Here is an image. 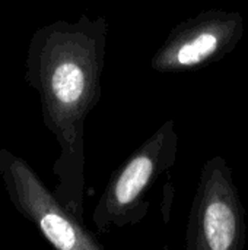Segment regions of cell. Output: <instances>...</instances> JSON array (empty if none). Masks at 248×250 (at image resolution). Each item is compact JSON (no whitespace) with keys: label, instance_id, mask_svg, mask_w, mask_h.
I'll return each instance as SVG.
<instances>
[{"label":"cell","instance_id":"obj_1","mask_svg":"<svg viewBox=\"0 0 248 250\" xmlns=\"http://www.w3.org/2000/svg\"><path fill=\"white\" fill-rule=\"evenodd\" d=\"M105 16L54 21L31 37L25 81L38 92L45 127L60 154L53 164L54 195L77 218L83 217L85 122L101 98L108 44Z\"/></svg>","mask_w":248,"mask_h":250},{"label":"cell","instance_id":"obj_2","mask_svg":"<svg viewBox=\"0 0 248 250\" xmlns=\"http://www.w3.org/2000/svg\"><path fill=\"white\" fill-rule=\"evenodd\" d=\"M180 136L172 119L164 122L108 179L92 212L99 233L139 224L149 211L148 193L177 161Z\"/></svg>","mask_w":248,"mask_h":250},{"label":"cell","instance_id":"obj_3","mask_svg":"<svg viewBox=\"0 0 248 250\" xmlns=\"http://www.w3.org/2000/svg\"><path fill=\"white\" fill-rule=\"evenodd\" d=\"M247 243L246 209L232 170L222 155L202 167L189 214V250H243Z\"/></svg>","mask_w":248,"mask_h":250},{"label":"cell","instance_id":"obj_4","mask_svg":"<svg viewBox=\"0 0 248 250\" xmlns=\"http://www.w3.org/2000/svg\"><path fill=\"white\" fill-rule=\"evenodd\" d=\"M0 177L15 209L58 250H102V243L42 183L34 168L12 151L0 149Z\"/></svg>","mask_w":248,"mask_h":250},{"label":"cell","instance_id":"obj_5","mask_svg":"<svg viewBox=\"0 0 248 250\" xmlns=\"http://www.w3.org/2000/svg\"><path fill=\"white\" fill-rule=\"evenodd\" d=\"M240 12L210 9L177 23L151 59L158 73H184L219 62L243 40Z\"/></svg>","mask_w":248,"mask_h":250}]
</instances>
